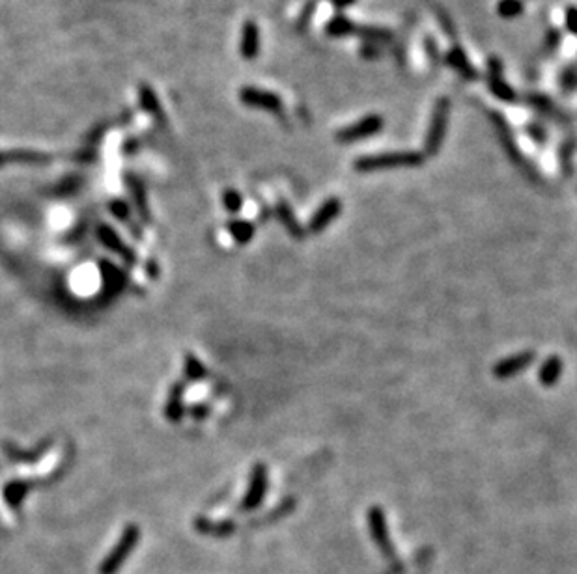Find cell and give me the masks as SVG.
<instances>
[{
  "label": "cell",
  "instance_id": "cell-39",
  "mask_svg": "<svg viewBox=\"0 0 577 574\" xmlns=\"http://www.w3.org/2000/svg\"><path fill=\"white\" fill-rule=\"evenodd\" d=\"M4 162H6V153L0 152V166H4Z\"/></svg>",
  "mask_w": 577,
  "mask_h": 574
},
{
  "label": "cell",
  "instance_id": "cell-36",
  "mask_svg": "<svg viewBox=\"0 0 577 574\" xmlns=\"http://www.w3.org/2000/svg\"><path fill=\"white\" fill-rule=\"evenodd\" d=\"M437 15H440V23H441V26H443L445 32H447L449 36H454V25L450 23L449 15L443 14V11H437Z\"/></svg>",
  "mask_w": 577,
  "mask_h": 574
},
{
  "label": "cell",
  "instance_id": "cell-7",
  "mask_svg": "<svg viewBox=\"0 0 577 574\" xmlns=\"http://www.w3.org/2000/svg\"><path fill=\"white\" fill-rule=\"evenodd\" d=\"M267 492V468L264 464H256L252 468L251 474V483H249V491L243 498L241 507L245 511L256 509L260 506Z\"/></svg>",
  "mask_w": 577,
  "mask_h": 574
},
{
  "label": "cell",
  "instance_id": "cell-8",
  "mask_svg": "<svg viewBox=\"0 0 577 574\" xmlns=\"http://www.w3.org/2000/svg\"><path fill=\"white\" fill-rule=\"evenodd\" d=\"M445 64L449 65L454 73H458L464 80L473 83V80L479 79V71L474 69V65L471 64L469 56L465 54V51L462 49L459 45H454V47H450V49L447 51V54H445Z\"/></svg>",
  "mask_w": 577,
  "mask_h": 574
},
{
  "label": "cell",
  "instance_id": "cell-9",
  "mask_svg": "<svg viewBox=\"0 0 577 574\" xmlns=\"http://www.w3.org/2000/svg\"><path fill=\"white\" fill-rule=\"evenodd\" d=\"M488 118L489 122H492V125L495 127V133H497L499 140H501V144H503L504 152L509 153V157L512 159L514 162H518V164H523V157H521V152L518 149V146H516V142H514V137H512V131H510L509 127V122L501 116L499 112H488Z\"/></svg>",
  "mask_w": 577,
  "mask_h": 574
},
{
  "label": "cell",
  "instance_id": "cell-20",
  "mask_svg": "<svg viewBox=\"0 0 577 574\" xmlns=\"http://www.w3.org/2000/svg\"><path fill=\"white\" fill-rule=\"evenodd\" d=\"M561 373H563V362H561L558 356H551V358H548L542 363V368L538 371V378H540L542 386L549 388L553 384H557Z\"/></svg>",
  "mask_w": 577,
  "mask_h": 574
},
{
  "label": "cell",
  "instance_id": "cell-32",
  "mask_svg": "<svg viewBox=\"0 0 577 574\" xmlns=\"http://www.w3.org/2000/svg\"><path fill=\"white\" fill-rule=\"evenodd\" d=\"M558 43H561V32H558L557 28L548 30V34H546V40H544V49H546V51L557 49Z\"/></svg>",
  "mask_w": 577,
  "mask_h": 574
},
{
  "label": "cell",
  "instance_id": "cell-17",
  "mask_svg": "<svg viewBox=\"0 0 577 574\" xmlns=\"http://www.w3.org/2000/svg\"><path fill=\"white\" fill-rule=\"evenodd\" d=\"M183 392H185V386L182 383H178L170 388V393H168L165 416L174 423L180 422L183 416Z\"/></svg>",
  "mask_w": 577,
  "mask_h": 574
},
{
  "label": "cell",
  "instance_id": "cell-14",
  "mask_svg": "<svg viewBox=\"0 0 577 574\" xmlns=\"http://www.w3.org/2000/svg\"><path fill=\"white\" fill-rule=\"evenodd\" d=\"M368 524H370V531L374 535V541L378 543V546L383 550L385 554H390L393 546H390L389 533H387V522H385V516L380 507H372L368 511Z\"/></svg>",
  "mask_w": 577,
  "mask_h": 574
},
{
  "label": "cell",
  "instance_id": "cell-5",
  "mask_svg": "<svg viewBox=\"0 0 577 574\" xmlns=\"http://www.w3.org/2000/svg\"><path fill=\"white\" fill-rule=\"evenodd\" d=\"M239 101L249 108H258V110H266L271 114H281L284 103L282 99L269 90H261L256 86H243L239 90Z\"/></svg>",
  "mask_w": 577,
  "mask_h": 574
},
{
  "label": "cell",
  "instance_id": "cell-18",
  "mask_svg": "<svg viewBox=\"0 0 577 574\" xmlns=\"http://www.w3.org/2000/svg\"><path fill=\"white\" fill-rule=\"evenodd\" d=\"M357 25L350 17L338 14L331 17V21L326 25V34L329 38H348V36H355Z\"/></svg>",
  "mask_w": 577,
  "mask_h": 574
},
{
  "label": "cell",
  "instance_id": "cell-30",
  "mask_svg": "<svg viewBox=\"0 0 577 574\" xmlns=\"http://www.w3.org/2000/svg\"><path fill=\"white\" fill-rule=\"evenodd\" d=\"M316 6H318V0H308V2H306L305 10L301 11L299 19H297V28L303 30L306 25H308V21H311V17L314 15V11H316Z\"/></svg>",
  "mask_w": 577,
  "mask_h": 574
},
{
  "label": "cell",
  "instance_id": "cell-25",
  "mask_svg": "<svg viewBox=\"0 0 577 574\" xmlns=\"http://www.w3.org/2000/svg\"><path fill=\"white\" fill-rule=\"evenodd\" d=\"M109 209H110V213H113V216H116V218H118L120 222H124V224H128V226L131 228V231L135 233V237H138V239L142 237V235H140V231H138V228L135 226V222L131 220V215H129V213H131V209H129V206L125 203L124 200H116V198H114V200H110Z\"/></svg>",
  "mask_w": 577,
  "mask_h": 574
},
{
  "label": "cell",
  "instance_id": "cell-6",
  "mask_svg": "<svg viewBox=\"0 0 577 574\" xmlns=\"http://www.w3.org/2000/svg\"><path fill=\"white\" fill-rule=\"evenodd\" d=\"M488 88L489 92L504 103H514L516 101V92L503 75V62L497 56L488 58Z\"/></svg>",
  "mask_w": 577,
  "mask_h": 574
},
{
  "label": "cell",
  "instance_id": "cell-2",
  "mask_svg": "<svg viewBox=\"0 0 577 574\" xmlns=\"http://www.w3.org/2000/svg\"><path fill=\"white\" fill-rule=\"evenodd\" d=\"M449 119H450V99L449 97H440L435 101L432 116H430L428 131L425 137V157L430 155L434 157L437 155L445 142L447 131H449Z\"/></svg>",
  "mask_w": 577,
  "mask_h": 574
},
{
  "label": "cell",
  "instance_id": "cell-15",
  "mask_svg": "<svg viewBox=\"0 0 577 574\" xmlns=\"http://www.w3.org/2000/svg\"><path fill=\"white\" fill-rule=\"evenodd\" d=\"M138 105H140V108H142L144 112L150 114L153 119L165 122L163 105H161L157 94H155V90H153L150 84H140V88H138Z\"/></svg>",
  "mask_w": 577,
  "mask_h": 574
},
{
  "label": "cell",
  "instance_id": "cell-26",
  "mask_svg": "<svg viewBox=\"0 0 577 574\" xmlns=\"http://www.w3.org/2000/svg\"><path fill=\"white\" fill-rule=\"evenodd\" d=\"M28 491H30L28 483H25V481H14L11 485H8L4 489V498L6 501H8V506L11 507L19 506Z\"/></svg>",
  "mask_w": 577,
  "mask_h": 574
},
{
  "label": "cell",
  "instance_id": "cell-38",
  "mask_svg": "<svg viewBox=\"0 0 577 574\" xmlns=\"http://www.w3.org/2000/svg\"><path fill=\"white\" fill-rule=\"evenodd\" d=\"M331 2H333V6L338 8V10H344V8H350L351 4H355L357 0H331Z\"/></svg>",
  "mask_w": 577,
  "mask_h": 574
},
{
  "label": "cell",
  "instance_id": "cell-4",
  "mask_svg": "<svg viewBox=\"0 0 577 574\" xmlns=\"http://www.w3.org/2000/svg\"><path fill=\"white\" fill-rule=\"evenodd\" d=\"M385 127V119L380 114H370V116H365L360 118L359 122L351 123L348 127L341 129L338 133L335 134L336 142L341 144H353V142H360L365 138L375 137L378 133H381Z\"/></svg>",
  "mask_w": 577,
  "mask_h": 574
},
{
  "label": "cell",
  "instance_id": "cell-3",
  "mask_svg": "<svg viewBox=\"0 0 577 574\" xmlns=\"http://www.w3.org/2000/svg\"><path fill=\"white\" fill-rule=\"evenodd\" d=\"M138 539H140V530H138V526L137 524L125 526L124 533H122L120 541L116 543V546L110 550L103 563L99 565V574H118V570L122 569V565L125 563L129 554L137 548Z\"/></svg>",
  "mask_w": 577,
  "mask_h": 574
},
{
  "label": "cell",
  "instance_id": "cell-12",
  "mask_svg": "<svg viewBox=\"0 0 577 574\" xmlns=\"http://www.w3.org/2000/svg\"><path fill=\"white\" fill-rule=\"evenodd\" d=\"M98 239L101 240L109 250H113L114 254H118L120 257H124L128 263H131V265L137 263V255H135V252L129 250L124 240H122V237H120L110 226H107V224L98 226Z\"/></svg>",
  "mask_w": 577,
  "mask_h": 574
},
{
  "label": "cell",
  "instance_id": "cell-10",
  "mask_svg": "<svg viewBox=\"0 0 577 574\" xmlns=\"http://www.w3.org/2000/svg\"><path fill=\"white\" fill-rule=\"evenodd\" d=\"M534 356H536L534 353H531V351H525V353L514 354V356H509V358L499 360V362L495 363L494 375L497 378L514 377V375H518L519 371H523V369H527L529 366L533 363Z\"/></svg>",
  "mask_w": 577,
  "mask_h": 574
},
{
  "label": "cell",
  "instance_id": "cell-13",
  "mask_svg": "<svg viewBox=\"0 0 577 574\" xmlns=\"http://www.w3.org/2000/svg\"><path fill=\"white\" fill-rule=\"evenodd\" d=\"M239 54L243 60H256L260 54V26L252 19L245 21L239 40Z\"/></svg>",
  "mask_w": 577,
  "mask_h": 574
},
{
  "label": "cell",
  "instance_id": "cell-35",
  "mask_svg": "<svg viewBox=\"0 0 577 574\" xmlns=\"http://www.w3.org/2000/svg\"><path fill=\"white\" fill-rule=\"evenodd\" d=\"M425 49H426V54H428V58L432 60V62H437V58H440V53H437V43H435L434 38H426L425 40Z\"/></svg>",
  "mask_w": 577,
  "mask_h": 574
},
{
  "label": "cell",
  "instance_id": "cell-11",
  "mask_svg": "<svg viewBox=\"0 0 577 574\" xmlns=\"http://www.w3.org/2000/svg\"><path fill=\"white\" fill-rule=\"evenodd\" d=\"M342 211V201L338 198H329L320 206L314 216H312L311 224H308V231L311 233H320V231L326 230L329 226L331 222L335 220L336 216L341 215Z\"/></svg>",
  "mask_w": 577,
  "mask_h": 574
},
{
  "label": "cell",
  "instance_id": "cell-31",
  "mask_svg": "<svg viewBox=\"0 0 577 574\" xmlns=\"http://www.w3.org/2000/svg\"><path fill=\"white\" fill-rule=\"evenodd\" d=\"M359 54H360V58H365V60H378L383 56V51L380 49V45L363 43L360 45Z\"/></svg>",
  "mask_w": 577,
  "mask_h": 574
},
{
  "label": "cell",
  "instance_id": "cell-24",
  "mask_svg": "<svg viewBox=\"0 0 577 574\" xmlns=\"http://www.w3.org/2000/svg\"><path fill=\"white\" fill-rule=\"evenodd\" d=\"M197 530L200 533L215 535V537H227L234 531L232 522H212L206 519H198L197 521Z\"/></svg>",
  "mask_w": 577,
  "mask_h": 574
},
{
  "label": "cell",
  "instance_id": "cell-27",
  "mask_svg": "<svg viewBox=\"0 0 577 574\" xmlns=\"http://www.w3.org/2000/svg\"><path fill=\"white\" fill-rule=\"evenodd\" d=\"M525 11V4L521 0H499L497 14L503 19H516Z\"/></svg>",
  "mask_w": 577,
  "mask_h": 574
},
{
  "label": "cell",
  "instance_id": "cell-21",
  "mask_svg": "<svg viewBox=\"0 0 577 574\" xmlns=\"http://www.w3.org/2000/svg\"><path fill=\"white\" fill-rule=\"evenodd\" d=\"M355 36L365 41V43H389L393 40V32L381 26H357Z\"/></svg>",
  "mask_w": 577,
  "mask_h": 574
},
{
  "label": "cell",
  "instance_id": "cell-16",
  "mask_svg": "<svg viewBox=\"0 0 577 574\" xmlns=\"http://www.w3.org/2000/svg\"><path fill=\"white\" fill-rule=\"evenodd\" d=\"M128 183H129V191H131V196L135 198V206H137V209H138V215L142 216V220L150 222L152 220V215H150L146 187H144L142 181L135 176H129Z\"/></svg>",
  "mask_w": 577,
  "mask_h": 574
},
{
  "label": "cell",
  "instance_id": "cell-19",
  "mask_svg": "<svg viewBox=\"0 0 577 574\" xmlns=\"http://www.w3.org/2000/svg\"><path fill=\"white\" fill-rule=\"evenodd\" d=\"M275 213L276 216H279V220H281V224L284 228H286V231L290 233L291 237H297V239H301L303 235H305V231L301 230V226H299V222L296 220V215L291 213L290 206H288L286 201H279L275 207Z\"/></svg>",
  "mask_w": 577,
  "mask_h": 574
},
{
  "label": "cell",
  "instance_id": "cell-1",
  "mask_svg": "<svg viewBox=\"0 0 577 574\" xmlns=\"http://www.w3.org/2000/svg\"><path fill=\"white\" fill-rule=\"evenodd\" d=\"M425 161V153L419 152H390L378 155H365L353 162V168L360 174L381 172L390 168H411L419 166Z\"/></svg>",
  "mask_w": 577,
  "mask_h": 574
},
{
  "label": "cell",
  "instance_id": "cell-29",
  "mask_svg": "<svg viewBox=\"0 0 577 574\" xmlns=\"http://www.w3.org/2000/svg\"><path fill=\"white\" fill-rule=\"evenodd\" d=\"M222 206L228 213H239L243 207V196L236 188H227L222 192Z\"/></svg>",
  "mask_w": 577,
  "mask_h": 574
},
{
  "label": "cell",
  "instance_id": "cell-28",
  "mask_svg": "<svg viewBox=\"0 0 577 574\" xmlns=\"http://www.w3.org/2000/svg\"><path fill=\"white\" fill-rule=\"evenodd\" d=\"M185 377L189 378V381H200V378H204L207 375V369L204 368L202 363L198 362L197 356H192V354H187L185 356Z\"/></svg>",
  "mask_w": 577,
  "mask_h": 574
},
{
  "label": "cell",
  "instance_id": "cell-23",
  "mask_svg": "<svg viewBox=\"0 0 577 574\" xmlns=\"http://www.w3.org/2000/svg\"><path fill=\"white\" fill-rule=\"evenodd\" d=\"M228 231H230V235L236 239V243H239V245H247L249 240L254 237V224L236 218V220L228 222Z\"/></svg>",
  "mask_w": 577,
  "mask_h": 574
},
{
  "label": "cell",
  "instance_id": "cell-33",
  "mask_svg": "<svg viewBox=\"0 0 577 574\" xmlns=\"http://www.w3.org/2000/svg\"><path fill=\"white\" fill-rule=\"evenodd\" d=\"M564 21H566L568 32H572L573 36H577V8H568L566 15H564Z\"/></svg>",
  "mask_w": 577,
  "mask_h": 574
},
{
  "label": "cell",
  "instance_id": "cell-34",
  "mask_svg": "<svg viewBox=\"0 0 577 574\" xmlns=\"http://www.w3.org/2000/svg\"><path fill=\"white\" fill-rule=\"evenodd\" d=\"M527 133L531 134V138L536 140L538 144H544V140H546V131H544L542 125H538V123H529Z\"/></svg>",
  "mask_w": 577,
  "mask_h": 574
},
{
  "label": "cell",
  "instance_id": "cell-37",
  "mask_svg": "<svg viewBox=\"0 0 577 574\" xmlns=\"http://www.w3.org/2000/svg\"><path fill=\"white\" fill-rule=\"evenodd\" d=\"M191 414L194 418H206L207 414H209V410H207V407H202V405H198V407L191 408Z\"/></svg>",
  "mask_w": 577,
  "mask_h": 574
},
{
  "label": "cell",
  "instance_id": "cell-22",
  "mask_svg": "<svg viewBox=\"0 0 577 574\" xmlns=\"http://www.w3.org/2000/svg\"><path fill=\"white\" fill-rule=\"evenodd\" d=\"M6 161L23 162V164H43L51 161V155L34 149H15V152L6 153Z\"/></svg>",
  "mask_w": 577,
  "mask_h": 574
}]
</instances>
